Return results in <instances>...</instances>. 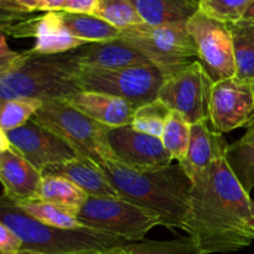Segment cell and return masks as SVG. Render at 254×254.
I'll list each match as a JSON object with an SVG mask.
<instances>
[{
    "instance_id": "6da1fadb",
    "label": "cell",
    "mask_w": 254,
    "mask_h": 254,
    "mask_svg": "<svg viewBox=\"0 0 254 254\" xmlns=\"http://www.w3.org/2000/svg\"><path fill=\"white\" fill-rule=\"evenodd\" d=\"M252 198L231 170L226 151L191 181L185 232L202 254L233 253L253 242Z\"/></svg>"
},
{
    "instance_id": "7a4b0ae2",
    "label": "cell",
    "mask_w": 254,
    "mask_h": 254,
    "mask_svg": "<svg viewBox=\"0 0 254 254\" xmlns=\"http://www.w3.org/2000/svg\"><path fill=\"white\" fill-rule=\"evenodd\" d=\"M122 198L155 213L161 226L185 231L190 212L191 180L180 164L151 171H136L117 160L98 166Z\"/></svg>"
},
{
    "instance_id": "3957f363",
    "label": "cell",
    "mask_w": 254,
    "mask_h": 254,
    "mask_svg": "<svg viewBox=\"0 0 254 254\" xmlns=\"http://www.w3.org/2000/svg\"><path fill=\"white\" fill-rule=\"evenodd\" d=\"M78 51L57 55L20 52L19 59L0 71L1 99H64L81 91Z\"/></svg>"
},
{
    "instance_id": "277c9868",
    "label": "cell",
    "mask_w": 254,
    "mask_h": 254,
    "mask_svg": "<svg viewBox=\"0 0 254 254\" xmlns=\"http://www.w3.org/2000/svg\"><path fill=\"white\" fill-rule=\"evenodd\" d=\"M0 222L17 236L24 251L32 254H99L128 243L89 228L62 230L44 225L4 195L0 196Z\"/></svg>"
},
{
    "instance_id": "5b68a950",
    "label": "cell",
    "mask_w": 254,
    "mask_h": 254,
    "mask_svg": "<svg viewBox=\"0 0 254 254\" xmlns=\"http://www.w3.org/2000/svg\"><path fill=\"white\" fill-rule=\"evenodd\" d=\"M31 121L51 130L66 141L78 158L98 168L106 161L117 160L108 143V128L64 102L51 99L42 102Z\"/></svg>"
},
{
    "instance_id": "8992f818",
    "label": "cell",
    "mask_w": 254,
    "mask_h": 254,
    "mask_svg": "<svg viewBox=\"0 0 254 254\" xmlns=\"http://www.w3.org/2000/svg\"><path fill=\"white\" fill-rule=\"evenodd\" d=\"M121 39L135 47L165 77L197 60V50L186 24H140L121 31Z\"/></svg>"
},
{
    "instance_id": "52a82bcc",
    "label": "cell",
    "mask_w": 254,
    "mask_h": 254,
    "mask_svg": "<svg viewBox=\"0 0 254 254\" xmlns=\"http://www.w3.org/2000/svg\"><path fill=\"white\" fill-rule=\"evenodd\" d=\"M83 227L114 236L126 242H140L156 226H161L155 213L124 198L87 197L77 213Z\"/></svg>"
},
{
    "instance_id": "ba28073f",
    "label": "cell",
    "mask_w": 254,
    "mask_h": 254,
    "mask_svg": "<svg viewBox=\"0 0 254 254\" xmlns=\"http://www.w3.org/2000/svg\"><path fill=\"white\" fill-rule=\"evenodd\" d=\"M165 76L154 64L133 66L119 69H98L81 67L78 84L82 91H93L118 97L134 108L153 102Z\"/></svg>"
},
{
    "instance_id": "9c48e42d",
    "label": "cell",
    "mask_w": 254,
    "mask_h": 254,
    "mask_svg": "<svg viewBox=\"0 0 254 254\" xmlns=\"http://www.w3.org/2000/svg\"><path fill=\"white\" fill-rule=\"evenodd\" d=\"M213 83L200 61L193 60L165 77L156 99L170 111L179 112L190 124L210 122Z\"/></svg>"
},
{
    "instance_id": "30bf717a",
    "label": "cell",
    "mask_w": 254,
    "mask_h": 254,
    "mask_svg": "<svg viewBox=\"0 0 254 254\" xmlns=\"http://www.w3.org/2000/svg\"><path fill=\"white\" fill-rule=\"evenodd\" d=\"M186 29L197 50V60L213 82L236 77L232 34L228 24L197 11Z\"/></svg>"
},
{
    "instance_id": "8fae6325",
    "label": "cell",
    "mask_w": 254,
    "mask_h": 254,
    "mask_svg": "<svg viewBox=\"0 0 254 254\" xmlns=\"http://www.w3.org/2000/svg\"><path fill=\"white\" fill-rule=\"evenodd\" d=\"M210 123L225 134L254 123V82L237 77L215 82L211 93Z\"/></svg>"
},
{
    "instance_id": "7c38bea8",
    "label": "cell",
    "mask_w": 254,
    "mask_h": 254,
    "mask_svg": "<svg viewBox=\"0 0 254 254\" xmlns=\"http://www.w3.org/2000/svg\"><path fill=\"white\" fill-rule=\"evenodd\" d=\"M107 138L117 161L133 170H159L174 160L161 138L136 131L130 126L109 129Z\"/></svg>"
},
{
    "instance_id": "4fadbf2b",
    "label": "cell",
    "mask_w": 254,
    "mask_h": 254,
    "mask_svg": "<svg viewBox=\"0 0 254 254\" xmlns=\"http://www.w3.org/2000/svg\"><path fill=\"white\" fill-rule=\"evenodd\" d=\"M6 135L11 149L40 171L55 164L79 159L66 141L34 121H29L20 128L7 131Z\"/></svg>"
},
{
    "instance_id": "5bb4252c",
    "label": "cell",
    "mask_w": 254,
    "mask_h": 254,
    "mask_svg": "<svg viewBox=\"0 0 254 254\" xmlns=\"http://www.w3.org/2000/svg\"><path fill=\"white\" fill-rule=\"evenodd\" d=\"M4 32L17 39H35L34 46L30 49L34 54H64L87 45V42L76 39L64 26L61 11H45L39 16H30L9 25Z\"/></svg>"
},
{
    "instance_id": "9a60e30c",
    "label": "cell",
    "mask_w": 254,
    "mask_h": 254,
    "mask_svg": "<svg viewBox=\"0 0 254 254\" xmlns=\"http://www.w3.org/2000/svg\"><path fill=\"white\" fill-rule=\"evenodd\" d=\"M64 101L108 129L130 126L135 111L124 99L101 92L81 89L66 97Z\"/></svg>"
},
{
    "instance_id": "2e32d148",
    "label": "cell",
    "mask_w": 254,
    "mask_h": 254,
    "mask_svg": "<svg viewBox=\"0 0 254 254\" xmlns=\"http://www.w3.org/2000/svg\"><path fill=\"white\" fill-rule=\"evenodd\" d=\"M42 174L19 153L10 149L5 151L0 168L2 195L15 202L39 200Z\"/></svg>"
},
{
    "instance_id": "e0dca14e",
    "label": "cell",
    "mask_w": 254,
    "mask_h": 254,
    "mask_svg": "<svg viewBox=\"0 0 254 254\" xmlns=\"http://www.w3.org/2000/svg\"><path fill=\"white\" fill-rule=\"evenodd\" d=\"M228 143L223 134L217 133L210 122L191 124V135L185 159L180 166L191 181L205 173L213 161L227 150Z\"/></svg>"
},
{
    "instance_id": "ac0fdd59",
    "label": "cell",
    "mask_w": 254,
    "mask_h": 254,
    "mask_svg": "<svg viewBox=\"0 0 254 254\" xmlns=\"http://www.w3.org/2000/svg\"><path fill=\"white\" fill-rule=\"evenodd\" d=\"M81 67L98 69H119L153 64L141 52L123 39L93 42L77 49Z\"/></svg>"
},
{
    "instance_id": "d6986e66",
    "label": "cell",
    "mask_w": 254,
    "mask_h": 254,
    "mask_svg": "<svg viewBox=\"0 0 254 254\" xmlns=\"http://www.w3.org/2000/svg\"><path fill=\"white\" fill-rule=\"evenodd\" d=\"M41 174L62 176L73 183L89 197H121L118 191L96 165L86 163L81 159L55 164L41 171Z\"/></svg>"
},
{
    "instance_id": "ffe728a7",
    "label": "cell",
    "mask_w": 254,
    "mask_h": 254,
    "mask_svg": "<svg viewBox=\"0 0 254 254\" xmlns=\"http://www.w3.org/2000/svg\"><path fill=\"white\" fill-rule=\"evenodd\" d=\"M144 24H186L198 11L197 0H133Z\"/></svg>"
},
{
    "instance_id": "44dd1931",
    "label": "cell",
    "mask_w": 254,
    "mask_h": 254,
    "mask_svg": "<svg viewBox=\"0 0 254 254\" xmlns=\"http://www.w3.org/2000/svg\"><path fill=\"white\" fill-rule=\"evenodd\" d=\"M226 160L248 193L254 188V123L241 139L228 144Z\"/></svg>"
},
{
    "instance_id": "7402d4cb",
    "label": "cell",
    "mask_w": 254,
    "mask_h": 254,
    "mask_svg": "<svg viewBox=\"0 0 254 254\" xmlns=\"http://www.w3.org/2000/svg\"><path fill=\"white\" fill-rule=\"evenodd\" d=\"M61 17L68 31L76 39L87 44L111 41L121 37V30L94 15L61 11Z\"/></svg>"
},
{
    "instance_id": "603a6c76",
    "label": "cell",
    "mask_w": 254,
    "mask_h": 254,
    "mask_svg": "<svg viewBox=\"0 0 254 254\" xmlns=\"http://www.w3.org/2000/svg\"><path fill=\"white\" fill-rule=\"evenodd\" d=\"M233 40L236 62V77L254 82V22L240 20L228 24Z\"/></svg>"
},
{
    "instance_id": "cb8c5ba5",
    "label": "cell",
    "mask_w": 254,
    "mask_h": 254,
    "mask_svg": "<svg viewBox=\"0 0 254 254\" xmlns=\"http://www.w3.org/2000/svg\"><path fill=\"white\" fill-rule=\"evenodd\" d=\"M88 196L73 183L62 176L42 175L39 200L67 208L77 215Z\"/></svg>"
},
{
    "instance_id": "d4e9b609",
    "label": "cell",
    "mask_w": 254,
    "mask_h": 254,
    "mask_svg": "<svg viewBox=\"0 0 254 254\" xmlns=\"http://www.w3.org/2000/svg\"><path fill=\"white\" fill-rule=\"evenodd\" d=\"M17 206L31 216L35 220L51 227L62 228V230H79L86 228L78 222L77 215L67 208L61 206L54 205L51 202H46L42 200L25 201V202H16Z\"/></svg>"
},
{
    "instance_id": "484cf974",
    "label": "cell",
    "mask_w": 254,
    "mask_h": 254,
    "mask_svg": "<svg viewBox=\"0 0 254 254\" xmlns=\"http://www.w3.org/2000/svg\"><path fill=\"white\" fill-rule=\"evenodd\" d=\"M93 15L121 31L144 24L133 0H98Z\"/></svg>"
},
{
    "instance_id": "4316f807",
    "label": "cell",
    "mask_w": 254,
    "mask_h": 254,
    "mask_svg": "<svg viewBox=\"0 0 254 254\" xmlns=\"http://www.w3.org/2000/svg\"><path fill=\"white\" fill-rule=\"evenodd\" d=\"M190 135L191 124L179 112L170 111L161 135V141L174 160H178V163L185 159Z\"/></svg>"
},
{
    "instance_id": "83f0119b",
    "label": "cell",
    "mask_w": 254,
    "mask_h": 254,
    "mask_svg": "<svg viewBox=\"0 0 254 254\" xmlns=\"http://www.w3.org/2000/svg\"><path fill=\"white\" fill-rule=\"evenodd\" d=\"M121 254H201L190 237L171 241H140L126 243L119 248Z\"/></svg>"
},
{
    "instance_id": "f1b7e54d",
    "label": "cell",
    "mask_w": 254,
    "mask_h": 254,
    "mask_svg": "<svg viewBox=\"0 0 254 254\" xmlns=\"http://www.w3.org/2000/svg\"><path fill=\"white\" fill-rule=\"evenodd\" d=\"M170 109L159 99L135 108L130 127L140 133L161 138Z\"/></svg>"
},
{
    "instance_id": "f546056e",
    "label": "cell",
    "mask_w": 254,
    "mask_h": 254,
    "mask_svg": "<svg viewBox=\"0 0 254 254\" xmlns=\"http://www.w3.org/2000/svg\"><path fill=\"white\" fill-rule=\"evenodd\" d=\"M42 102L39 99H1L0 98V128L7 133L31 121Z\"/></svg>"
},
{
    "instance_id": "4dcf8cb0",
    "label": "cell",
    "mask_w": 254,
    "mask_h": 254,
    "mask_svg": "<svg viewBox=\"0 0 254 254\" xmlns=\"http://www.w3.org/2000/svg\"><path fill=\"white\" fill-rule=\"evenodd\" d=\"M252 2L253 0H197L198 11L226 24L242 20Z\"/></svg>"
},
{
    "instance_id": "1f68e13d",
    "label": "cell",
    "mask_w": 254,
    "mask_h": 254,
    "mask_svg": "<svg viewBox=\"0 0 254 254\" xmlns=\"http://www.w3.org/2000/svg\"><path fill=\"white\" fill-rule=\"evenodd\" d=\"M31 16L15 0H0V30L4 31L9 25Z\"/></svg>"
},
{
    "instance_id": "d6a6232c",
    "label": "cell",
    "mask_w": 254,
    "mask_h": 254,
    "mask_svg": "<svg viewBox=\"0 0 254 254\" xmlns=\"http://www.w3.org/2000/svg\"><path fill=\"white\" fill-rule=\"evenodd\" d=\"M24 252L21 241L11 230L0 222V254H19Z\"/></svg>"
},
{
    "instance_id": "836d02e7",
    "label": "cell",
    "mask_w": 254,
    "mask_h": 254,
    "mask_svg": "<svg viewBox=\"0 0 254 254\" xmlns=\"http://www.w3.org/2000/svg\"><path fill=\"white\" fill-rule=\"evenodd\" d=\"M98 5V0H66L64 11L73 14L93 15Z\"/></svg>"
},
{
    "instance_id": "e575fe53",
    "label": "cell",
    "mask_w": 254,
    "mask_h": 254,
    "mask_svg": "<svg viewBox=\"0 0 254 254\" xmlns=\"http://www.w3.org/2000/svg\"><path fill=\"white\" fill-rule=\"evenodd\" d=\"M20 56V52L10 49L6 41V35L2 30H0V71L6 68L7 66L16 61Z\"/></svg>"
},
{
    "instance_id": "d590c367",
    "label": "cell",
    "mask_w": 254,
    "mask_h": 254,
    "mask_svg": "<svg viewBox=\"0 0 254 254\" xmlns=\"http://www.w3.org/2000/svg\"><path fill=\"white\" fill-rule=\"evenodd\" d=\"M15 1L30 14L35 11H45L44 0H15Z\"/></svg>"
},
{
    "instance_id": "8d00e7d4",
    "label": "cell",
    "mask_w": 254,
    "mask_h": 254,
    "mask_svg": "<svg viewBox=\"0 0 254 254\" xmlns=\"http://www.w3.org/2000/svg\"><path fill=\"white\" fill-rule=\"evenodd\" d=\"M66 0H44L45 11H64Z\"/></svg>"
},
{
    "instance_id": "74e56055",
    "label": "cell",
    "mask_w": 254,
    "mask_h": 254,
    "mask_svg": "<svg viewBox=\"0 0 254 254\" xmlns=\"http://www.w3.org/2000/svg\"><path fill=\"white\" fill-rule=\"evenodd\" d=\"M10 149H11V144H10L9 138H7L6 133L0 128V154L10 150Z\"/></svg>"
},
{
    "instance_id": "f35d334b",
    "label": "cell",
    "mask_w": 254,
    "mask_h": 254,
    "mask_svg": "<svg viewBox=\"0 0 254 254\" xmlns=\"http://www.w3.org/2000/svg\"><path fill=\"white\" fill-rule=\"evenodd\" d=\"M247 19H254V0L252 4H251L250 9L247 10V12L245 14V17H243L242 20H247Z\"/></svg>"
},
{
    "instance_id": "ab89813d",
    "label": "cell",
    "mask_w": 254,
    "mask_h": 254,
    "mask_svg": "<svg viewBox=\"0 0 254 254\" xmlns=\"http://www.w3.org/2000/svg\"><path fill=\"white\" fill-rule=\"evenodd\" d=\"M251 235H252V240L254 241V200H252V220L250 223Z\"/></svg>"
},
{
    "instance_id": "60d3db41",
    "label": "cell",
    "mask_w": 254,
    "mask_h": 254,
    "mask_svg": "<svg viewBox=\"0 0 254 254\" xmlns=\"http://www.w3.org/2000/svg\"><path fill=\"white\" fill-rule=\"evenodd\" d=\"M99 254H121V253H119V248H118V250L111 251V252H106V253H99Z\"/></svg>"
},
{
    "instance_id": "b9f144b4",
    "label": "cell",
    "mask_w": 254,
    "mask_h": 254,
    "mask_svg": "<svg viewBox=\"0 0 254 254\" xmlns=\"http://www.w3.org/2000/svg\"><path fill=\"white\" fill-rule=\"evenodd\" d=\"M2 158H4V153L0 154V168H1V164H2Z\"/></svg>"
},
{
    "instance_id": "7bdbcfd3",
    "label": "cell",
    "mask_w": 254,
    "mask_h": 254,
    "mask_svg": "<svg viewBox=\"0 0 254 254\" xmlns=\"http://www.w3.org/2000/svg\"><path fill=\"white\" fill-rule=\"evenodd\" d=\"M19 254H32V253H30V252H26V251H24V252H21V253H19Z\"/></svg>"
},
{
    "instance_id": "ee69618b",
    "label": "cell",
    "mask_w": 254,
    "mask_h": 254,
    "mask_svg": "<svg viewBox=\"0 0 254 254\" xmlns=\"http://www.w3.org/2000/svg\"><path fill=\"white\" fill-rule=\"evenodd\" d=\"M247 20H252V21L254 22V19H247Z\"/></svg>"
},
{
    "instance_id": "f6af8a7d",
    "label": "cell",
    "mask_w": 254,
    "mask_h": 254,
    "mask_svg": "<svg viewBox=\"0 0 254 254\" xmlns=\"http://www.w3.org/2000/svg\"><path fill=\"white\" fill-rule=\"evenodd\" d=\"M201 254H202V253H201Z\"/></svg>"
}]
</instances>
